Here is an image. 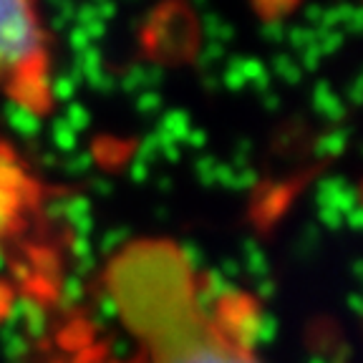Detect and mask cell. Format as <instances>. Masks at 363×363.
<instances>
[{
  "instance_id": "obj_3",
  "label": "cell",
  "mask_w": 363,
  "mask_h": 363,
  "mask_svg": "<svg viewBox=\"0 0 363 363\" xmlns=\"http://www.w3.org/2000/svg\"><path fill=\"white\" fill-rule=\"evenodd\" d=\"M40 202V179L21 154L0 139V240L21 233Z\"/></svg>"
},
{
  "instance_id": "obj_2",
  "label": "cell",
  "mask_w": 363,
  "mask_h": 363,
  "mask_svg": "<svg viewBox=\"0 0 363 363\" xmlns=\"http://www.w3.org/2000/svg\"><path fill=\"white\" fill-rule=\"evenodd\" d=\"M0 96L30 116L56 108L53 40L40 0H0Z\"/></svg>"
},
{
  "instance_id": "obj_1",
  "label": "cell",
  "mask_w": 363,
  "mask_h": 363,
  "mask_svg": "<svg viewBox=\"0 0 363 363\" xmlns=\"http://www.w3.org/2000/svg\"><path fill=\"white\" fill-rule=\"evenodd\" d=\"M101 288L147 363H262L174 240L121 242L104 265Z\"/></svg>"
}]
</instances>
